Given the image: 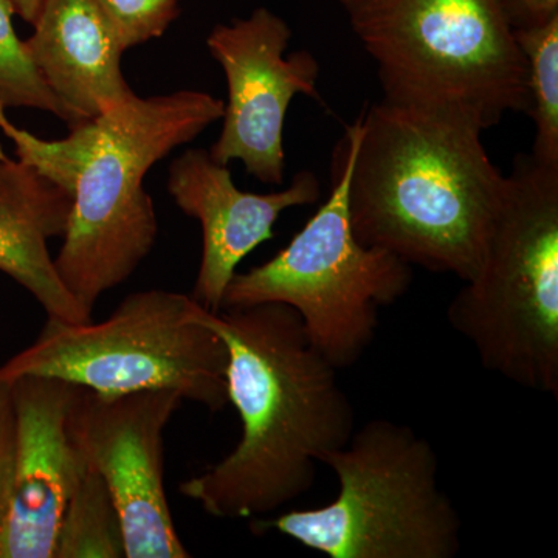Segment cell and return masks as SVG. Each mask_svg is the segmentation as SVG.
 Wrapping results in <instances>:
<instances>
[{"instance_id": "obj_1", "label": "cell", "mask_w": 558, "mask_h": 558, "mask_svg": "<svg viewBox=\"0 0 558 558\" xmlns=\"http://www.w3.org/2000/svg\"><path fill=\"white\" fill-rule=\"evenodd\" d=\"M194 315L226 344L229 403L242 433L230 454L182 483L180 494L215 519L270 515L307 494L317 462L351 439L354 407L292 307L211 312L197 304Z\"/></svg>"}, {"instance_id": "obj_2", "label": "cell", "mask_w": 558, "mask_h": 558, "mask_svg": "<svg viewBox=\"0 0 558 558\" xmlns=\"http://www.w3.org/2000/svg\"><path fill=\"white\" fill-rule=\"evenodd\" d=\"M359 121L348 182L355 238L411 267L472 279L506 189L483 131L385 100Z\"/></svg>"}, {"instance_id": "obj_3", "label": "cell", "mask_w": 558, "mask_h": 558, "mask_svg": "<svg viewBox=\"0 0 558 558\" xmlns=\"http://www.w3.org/2000/svg\"><path fill=\"white\" fill-rule=\"evenodd\" d=\"M392 105L481 131L526 113L529 70L499 0H337Z\"/></svg>"}, {"instance_id": "obj_4", "label": "cell", "mask_w": 558, "mask_h": 558, "mask_svg": "<svg viewBox=\"0 0 558 558\" xmlns=\"http://www.w3.org/2000/svg\"><path fill=\"white\" fill-rule=\"evenodd\" d=\"M223 105L199 90L134 94L97 117V142L76 175L64 241L53 258L62 284L92 317L98 300L126 282L156 244L159 226L145 175L222 119Z\"/></svg>"}, {"instance_id": "obj_5", "label": "cell", "mask_w": 558, "mask_h": 558, "mask_svg": "<svg viewBox=\"0 0 558 558\" xmlns=\"http://www.w3.org/2000/svg\"><path fill=\"white\" fill-rule=\"evenodd\" d=\"M447 319L488 373L558 399V167L515 157L478 270Z\"/></svg>"}, {"instance_id": "obj_6", "label": "cell", "mask_w": 558, "mask_h": 558, "mask_svg": "<svg viewBox=\"0 0 558 558\" xmlns=\"http://www.w3.org/2000/svg\"><path fill=\"white\" fill-rule=\"evenodd\" d=\"M322 464L339 481L332 502L290 510L253 527L275 529L330 558L458 556L461 517L439 486L438 454L409 425L374 418Z\"/></svg>"}, {"instance_id": "obj_7", "label": "cell", "mask_w": 558, "mask_h": 558, "mask_svg": "<svg viewBox=\"0 0 558 558\" xmlns=\"http://www.w3.org/2000/svg\"><path fill=\"white\" fill-rule=\"evenodd\" d=\"M359 119L344 128L330 160V196L303 230L267 263L234 275L222 310L264 303L292 307L315 348L349 368L373 343L381 307L409 292L413 270L387 250L355 238L348 182L357 146Z\"/></svg>"}, {"instance_id": "obj_8", "label": "cell", "mask_w": 558, "mask_h": 558, "mask_svg": "<svg viewBox=\"0 0 558 558\" xmlns=\"http://www.w3.org/2000/svg\"><path fill=\"white\" fill-rule=\"evenodd\" d=\"M171 290L132 293L101 323L49 318L38 339L0 366V380L49 377L102 396L170 389L209 411L229 405L226 344Z\"/></svg>"}, {"instance_id": "obj_9", "label": "cell", "mask_w": 558, "mask_h": 558, "mask_svg": "<svg viewBox=\"0 0 558 558\" xmlns=\"http://www.w3.org/2000/svg\"><path fill=\"white\" fill-rule=\"evenodd\" d=\"M182 402L170 389L102 396L80 388L73 403V436L108 484L126 558L191 557L165 488V429Z\"/></svg>"}, {"instance_id": "obj_10", "label": "cell", "mask_w": 558, "mask_h": 558, "mask_svg": "<svg viewBox=\"0 0 558 558\" xmlns=\"http://www.w3.org/2000/svg\"><path fill=\"white\" fill-rule=\"evenodd\" d=\"M292 31L269 9L219 24L207 38L211 57L227 81L223 124L209 156L218 163L241 160L266 185L284 183V121L290 102L306 95L322 102L319 64L307 50L286 57Z\"/></svg>"}, {"instance_id": "obj_11", "label": "cell", "mask_w": 558, "mask_h": 558, "mask_svg": "<svg viewBox=\"0 0 558 558\" xmlns=\"http://www.w3.org/2000/svg\"><path fill=\"white\" fill-rule=\"evenodd\" d=\"M80 388L49 377L11 380L16 462L0 558H54L62 517L86 465L70 422Z\"/></svg>"}, {"instance_id": "obj_12", "label": "cell", "mask_w": 558, "mask_h": 558, "mask_svg": "<svg viewBox=\"0 0 558 558\" xmlns=\"http://www.w3.org/2000/svg\"><path fill=\"white\" fill-rule=\"evenodd\" d=\"M168 191L202 227L201 266L191 296L205 310L219 312L242 259L274 240L275 223L286 209L317 204L322 183L314 172L300 171L288 189L245 193L209 150L190 149L172 161Z\"/></svg>"}, {"instance_id": "obj_13", "label": "cell", "mask_w": 558, "mask_h": 558, "mask_svg": "<svg viewBox=\"0 0 558 558\" xmlns=\"http://www.w3.org/2000/svg\"><path fill=\"white\" fill-rule=\"evenodd\" d=\"M33 28L25 46L70 130L134 95L121 72L126 50L94 0H44Z\"/></svg>"}, {"instance_id": "obj_14", "label": "cell", "mask_w": 558, "mask_h": 558, "mask_svg": "<svg viewBox=\"0 0 558 558\" xmlns=\"http://www.w3.org/2000/svg\"><path fill=\"white\" fill-rule=\"evenodd\" d=\"M72 196L0 150V271L31 292L49 318L81 325L94 317L81 310L54 269L51 238L68 229Z\"/></svg>"}, {"instance_id": "obj_15", "label": "cell", "mask_w": 558, "mask_h": 558, "mask_svg": "<svg viewBox=\"0 0 558 558\" xmlns=\"http://www.w3.org/2000/svg\"><path fill=\"white\" fill-rule=\"evenodd\" d=\"M124 557L123 526L108 484L86 461L62 517L54 558Z\"/></svg>"}, {"instance_id": "obj_16", "label": "cell", "mask_w": 558, "mask_h": 558, "mask_svg": "<svg viewBox=\"0 0 558 558\" xmlns=\"http://www.w3.org/2000/svg\"><path fill=\"white\" fill-rule=\"evenodd\" d=\"M529 70L527 116L534 121L532 157L558 167V16L513 31Z\"/></svg>"}, {"instance_id": "obj_17", "label": "cell", "mask_w": 558, "mask_h": 558, "mask_svg": "<svg viewBox=\"0 0 558 558\" xmlns=\"http://www.w3.org/2000/svg\"><path fill=\"white\" fill-rule=\"evenodd\" d=\"M13 7L0 0V109L44 110L68 123V113L39 75L25 40L14 31Z\"/></svg>"}, {"instance_id": "obj_18", "label": "cell", "mask_w": 558, "mask_h": 558, "mask_svg": "<svg viewBox=\"0 0 558 558\" xmlns=\"http://www.w3.org/2000/svg\"><path fill=\"white\" fill-rule=\"evenodd\" d=\"M124 50L160 38L179 17L180 0H94Z\"/></svg>"}, {"instance_id": "obj_19", "label": "cell", "mask_w": 558, "mask_h": 558, "mask_svg": "<svg viewBox=\"0 0 558 558\" xmlns=\"http://www.w3.org/2000/svg\"><path fill=\"white\" fill-rule=\"evenodd\" d=\"M16 411L11 381L0 380V529L9 510L16 462Z\"/></svg>"}, {"instance_id": "obj_20", "label": "cell", "mask_w": 558, "mask_h": 558, "mask_svg": "<svg viewBox=\"0 0 558 558\" xmlns=\"http://www.w3.org/2000/svg\"><path fill=\"white\" fill-rule=\"evenodd\" d=\"M499 3L513 31L545 24L558 16V0H499Z\"/></svg>"}, {"instance_id": "obj_21", "label": "cell", "mask_w": 558, "mask_h": 558, "mask_svg": "<svg viewBox=\"0 0 558 558\" xmlns=\"http://www.w3.org/2000/svg\"><path fill=\"white\" fill-rule=\"evenodd\" d=\"M9 2L11 7H13L16 16H20L21 20L33 25L35 24L36 17H38L44 0H9Z\"/></svg>"}]
</instances>
